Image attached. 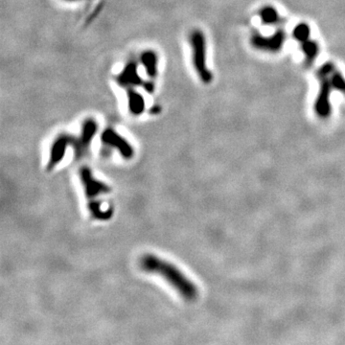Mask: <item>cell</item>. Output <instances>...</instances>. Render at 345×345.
I'll use <instances>...</instances> for the list:
<instances>
[{
  "label": "cell",
  "mask_w": 345,
  "mask_h": 345,
  "mask_svg": "<svg viewBox=\"0 0 345 345\" xmlns=\"http://www.w3.org/2000/svg\"><path fill=\"white\" fill-rule=\"evenodd\" d=\"M140 266L146 273H155L161 276L183 298L188 301L197 299L199 291L196 285L172 264L155 255L148 254L142 257Z\"/></svg>",
  "instance_id": "cell-1"
},
{
  "label": "cell",
  "mask_w": 345,
  "mask_h": 345,
  "mask_svg": "<svg viewBox=\"0 0 345 345\" xmlns=\"http://www.w3.org/2000/svg\"><path fill=\"white\" fill-rule=\"evenodd\" d=\"M80 178L85 196L89 199V209L91 215L100 221H107L111 218L112 209L102 210V205L98 200L99 197L107 195L110 192L109 185L97 180L89 167H82L80 170Z\"/></svg>",
  "instance_id": "cell-2"
},
{
  "label": "cell",
  "mask_w": 345,
  "mask_h": 345,
  "mask_svg": "<svg viewBox=\"0 0 345 345\" xmlns=\"http://www.w3.org/2000/svg\"><path fill=\"white\" fill-rule=\"evenodd\" d=\"M189 44L192 51V63L196 72L201 82L210 83L213 80V75L206 64V40L204 34L199 29L194 30L189 36Z\"/></svg>",
  "instance_id": "cell-3"
},
{
  "label": "cell",
  "mask_w": 345,
  "mask_h": 345,
  "mask_svg": "<svg viewBox=\"0 0 345 345\" xmlns=\"http://www.w3.org/2000/svg\"><path fill=\"white\" fill-rule=\"evenodd\" d=\"M335 67L334 64L326 63L323 64L318 71V78L320 82L319 93L315 104V110L318 117L326 119L331 115V103L330 96L332 85L330 81V73Z\"/></svg>",
  "instance_id": "cell-4"
},
{
  "label": "cell",
  "mask_w": 345,
  "mask_h": 345,
  "mask_svg": "<svg viewBox=\"0 0 345 345\" xmlns=\"http://www.w3.org/2000/svg\"><path fill=\"white\" fill-rule=\"evenodd\" d=\"M98 131V124L93 118L85 119L82 124L81 134L79 137L73 139L72 145L74 147L75 155L78 158H81L87 155L91 142L96 136Z\"/></svg>",
  "instance_id": "cell-5"
},
{
  "label": "cell",
  "mask_w": 345,
  "mask_h": 345,
  "mask_svg": "<svg viewBox=\"0 0 345 345\" xmlns=\"http://www.w3.org/2000/svg\"><path fill=\"white\" fill-rule=\"evenodd\" d=\"M101 139L104 144L114 148L118 151L120 155L126 159H131L135 155V150L121 135H119L113 128H106L101 136Z\"/></svg>",
  "instance_id": "cell-6"
},
{
  "label": "cell",
  "mask_w": 345,
  "mask_h": 345,
  "mask_svg": "<svg viewBox=\"0 0 345 345\" xmlns=\"http://www.w3.org/2000/svg\"><path fill=\"white\" fill-rule=\"evenodd\" d=\"M286 40V33L284 30L279 29L273 36H263L258 33H254L250 42L253 47L259 50L269 51V52H278L281 49Z\"/></svg>",
  "instance_id": "cell-7"
},
{
  "label": "cell",
  "mask_w": 345,
  "mask_h": 345,
  "mask_svg": "<svg viewBox=\"0 0 345 345\" xmlns=\"http://www.w3.org/2000/svg\"><path fill=\"white\" fill-rule=\"evenodd\" d=\"M73 139L74 137L66 134H62L55 138L50 148L49 161L47 164L48 171L54 169L64 159L67 148L73 143Z\"/></svg>",
  "instance_id": "cell-8"
},
{
  "label": "cell",
  "mask_w": 345,
  "mask_h": 345,
  "mask_svg": "<svg viewBox=\"0 0 345 345\" xmlns=\"http://www.w3.org/2000/svg\"><path fill=\"white\" fill-rule=\"evenodd\" d=\"M116 82L123 88L135 89L137 87H142L145 81H143L138 73L137 63L130 62L117 75Z\"/></svg>",
  "instance_id": "cell-9"
},
{
  "label": "cell",
  "mask_w": 345,
  "mask_h": 345,
  "mask_svg": "<svg viewBox=\"0 0 345 345\" xmlns=\"http://www.w3.org/2000/svg\"><path fill=\"white\" fill-rule=\"evenodd\" d=\"M127 102L128 111L134 116H140L145 111V98L135 89H127Z\"/></svg>",
  "instance_id": "cell-10"
},
{
  "label": "cell",
  "mask_w": 345,
  "mask_h": 345,
  "mask_svg": "<svg viewBox=\"0 0 345 345\" xmlns=\"http://www.w3.org/2000/svg\"><path fill=\"white\" fill-rule=\"evenodd\" d=\"M140 63L149 78L155 79L158 73V56L153 50H145L140 56Z\"/></svg>",
  "instance_id": "cell-11"
},
{
  "label": "cell",
  "mask_w": 345,
  "mask_h": 345,
  "mask_svg": "<svg viewBox=\"0 0 345 345\" xmlns=\"http://www.w3.org/2000/svg\"><path fill=\"white\" fill-rule=\"evenodd\" d=\"M259 16L266 25H278L281 24L283 19L278 12L273 6H265L259 12Z\"/></svg>",
  "instance_id": "cell-12"
},
{
  "label": "cell",
  "mask_w": 345,
  "mask_h": 345,
  "mask_svg": "<svg viewBox=\"0 0 345 345\" xmlns=\"http://www.w3.org/2000/svg\"><path fill=\"white\" fill-rule=\"evenodd\" d=\"M301 48L302 51L305 55L306 63L307 64H312L314 61L317 59L319 52V47L317 44V41L312 40L311 38H308L307 40H304L301 42Z\"/></svg>",
  "instance_id": "cell-13"
},
{
  "label": "cell",
  "mask_w": 345,
  "mask_h": 345,
  "mask_svg": "<svg viewBox=\"0 0 345 345\" xmlns=\"http://www.w3.org/2000/svg\"><path fill=\"white\" fill-rule=\"evenodd\" d=\"M330 81L333 90L340 91L341 93L345 94V79L342 74L336 69V66L330 73Z\"/></svg>",
  "instance_id": "cell-14"
},
{
  "label": "cell",
  "mask_w": 345,
  "mask_h": 345,
  "mask_svg": "<svg viewBox=\"0 0 345 345\" xmlns=\"http://www.w3.org/2000/svg\"><path fill=\"white\" fill-rule=\"evenodd\" d=\"M310 33L311 32H310L309 25L304 23V22H301L293 29L292 35L296 40L302 42V41L307 40L308 38H310Z\"/></svg>",
  "instance_id": "cell-15"
},
{
  "label": "cell",
  "mask_w": 345,
  "mask_h": 345,
  "mask_svg": "<svg viewBox=\"0 0 345 345\" xmlns=\"http://www.w3.org/2000/svg\"><path fill=\"white\" fill-rule=\"evenodd\" d=\"M142 88L145 90L148 93H153L155 91V83L152 81H145Z\"/></svg>",
  "instance_id": "cell-16"
},
{
  "label": "cell",
  "mask_w": 345,
  "mask_h": 345,
  "mask_svg": "<svg viewBox=\"0 0 345 345\" xmlns=\"http://www.w3.org/2000/svg\"><path fill=\"white\" fill-rule=\"evenodd\" d=\"M68 1H73V0H68Z\"/></svg>",
  "instance_id": "cell-17"
}]
</instances>
